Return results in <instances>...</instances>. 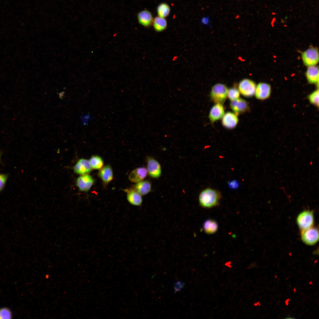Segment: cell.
I'll return each mask as SVG.
<instances>
[{
  "label": "cell",
  "mask_w": 319,
  "mask_h": 319,
  "mask_svg": "<svg viewBox=\"0 0 319 319\" xmlns=\"http://www.w3.org/2000/svg\"><path fill=\"white\" fill-rule=\"evenodd\" d=\"M317 261H315V263H316L317 262Z\"/></svg>",
  "instance_id": "obj_38"
},
{
  "label": "cell",
  "mask_w": 319,
  "mask_h": 319,
  "mask_svg": "<svg viewBox=\"0 0 319 319\" xmlns=\"http://www.w3.org/2000/svg\"><path fill=\"white\" fill-rule=\"evenodd\" d=\"M312 283H313L312 281H310V282H309V284H311Z\"/></svg>",
  "instance_id": "obj_37"
},
{
  "label": "cell",
  "mask_w": 319,
  "mask_h": 319,
  "mask_svg": "<svg viewBox=\"0 0 319 319\" xmlns=\"http://www.w3.org/2000/svg\"><path fill=\"white\" fill-rule=\"evenodd\" d=\"M227 266L228 267H229V268H231V267H232V266H231V265L230 264V265H228Z\"/></svg>",
  "instance_id": "obj_35"
},
{
  "label": "cell",
  "mask_w": 319,
  "mask_h": 319,
  "mask_svg": "<svg viewBox=\"0 0 319 319\" xmlns=\"http://www.w3.org/2000/svg\"><path fill=\"white\" fill-rule=\"evenodd\" d=\"M94 183L92 177L89 175H83L77 178L76 181L77 185L79 191H87L91 187Z\"/></svg>",
  "instance_id": "obj_8"
},
{
  "label": "cell",
  "mask_w": 319,
  "mask_h": 319,
  "mask_svg": "<svg viewBox=\"0 0 319 319\" xmlns=\"http://www.w3.org/2000/svg\"><path fill=\"white\" fill-rule=\"evenodd\" d=\"M125 191L127 193V199L131 204L137 206L141 205L142 199L141 194L133 189H126Z\"/></svg>",
  "instance_id": "obj_16"
},
{
  "label": "cell",
  "mask_w": 319,
  "mask_h": 319,
  "mask_svg": "<svg viewBox=\"0 0 319 319\" xmlns=\"http://www.w3.org/2000/svg\"><path fill=\"white\" fill-rule=\"evenodd\" d=\"M228 88L225 85L218 83L213 86L210 92V97L216 103L222 104L226 100L227 96Z\"/></svg>",
  "instance_id": "obj_3"
},
{
  "label": "cell",
  "mask_w": 319,
  "mask_h": 319,
  "mask_svg": "<svg viewBox=\"0 0 319 319\" xmlns=\"http://www.w3.org/2000/svg\"><path fill=\"white\" fill-rule=\"evenodd\" d=\"M225 114L224 109L222 104L216 103L211 108L209 117L212 123L222 118Z\"/></svg>",
  "instance_id": "obj_11"
},
{
  "label": "cell",
  "mask_w": 319,
  "mask_h": 319,
  "mask_svg": "<svg viewBox=\"0 0 319 319\" xmlns=\"http://www.w3.org/2000/svg\"><path fill=\"white\" fill-rule=\"evenodd\" d=\"M152 24L154 30L158 32L164 30L167 26V21L165 18L159 16L154 19Z\"/></svg>",
  "instance_id": "obj_21"
},
{
  "label": "cell",
  "mask_w": 319,
  "mask_h": 319,
  "mask_svg": "<svg viewBox=\"0 0 319 319\" xmlns=\"http://www.w3.org/2000/svg\"><path fill=\"white\" fill-rule=\"evenodd\" d=\"M271 93V87L269 84L260 83L256 87L255 94L257 99L264 100L269 97Z\"/></svg>",
  "instance_id": "obj_7"
},
{
  "label": "cell",
  "mask_w": 319,
  "mask_h": 319,
  "mask_svg": "<svg viewBox=\"0 0 319 319\" xmlns=\"http://www.w3.org/2000/svg\"><path fill=\"white\" fill-rule=\"evenodd\" d=\"M151 185L147 181H142L134 185L133 189L141 195H145L149 193L151 190Z\"/></svg>",
  "instance_id": "obj_18"
},
{
  "label": "cell",
  "mask_w": 319,
  "mask_h": 319,
  "mask_svg": "<svg viewBox=\"0 0 319 319\" xmlns=\"http://www.w3.org/2000/svg\"><path fill=\"white\" fill-rule=\"evenodd\" d=\"M7 178V174H0V191H1L4 187Z\"/></svg>",
  "instance_id": "obj_29"
},
{
  "label": "cell",
  "mask_w": 319,
  "mask_h": 319,
  "mask_svg": "<svg viewBox=\"0 0 319 319\" xmlns=\"http://www.w3.org/2000/svg\"><path fill=\"white\" fill-rule=\"evenodd\" d=\"M231 261H228V262H227L225 264V265L226 266H228V265H229L231 264Z\"/></svg>",
  "instance_id": "obj_33"
},
{
  "label": "cell",
  "mask_w": 319,
  "mask_h": 319,
  "mask_svg": "<svg viewBox=\"0 0 319 319\" xmlns=\"http://www.w3.org/2000/svg\"><path fill=\"white\" fill-rule=\"evenodd\" d=\"M0 157H1V153H0Z\"/></svg>",
  "instance_id": "obj_40"
},
{
  "label": "cell",
  "mask_w": 319,
  "mask_h": 319,
  "mask_svg": "<svg viewBox=\"0 0 319 319\" xmlns=\"http://www.w3.org/2000/svg\"><path fill=\"white\" fill-rule=\"evenodd\" d=\"M289 299H287V300H286L285 301V304L286 305H288V304H289V302H289Z\"/></svg>",
  "instance_id": "obj_32"
},
{
  "label": "cell",
  "mask_w": 319,
  "mask_h": 319,
  "mask_svg": "<svg viewBox=\"0 0 319 319\" xmlns=\"http://www.w3.org/2000/svg\"><path fill=\"white\" fill-rule=\"evenodd\" d=\"M99 175L102 181L106 183L110 182L113 178L112 169L108 165L102 168L99 172Z\"/></svg>",
  "instance_id": "obj_19"
},
{
  "label": "cell",
  "mask_w": 319,
  "mask_h": 319,
  "mask_svg": "<svg viewBox=\"0 0 319 319\" xmlns=\"http://www.w3.org/2000/svg\"><path fill=\"white\" fill-rule=\"evenodd\" d=\"M147 171L149 175L154 178L159 177L161 173V169L159 163L153 158H149L147 162Z\"/></svg>",
  "instance_id": "obj_14"
},
{
  "label": "cell",
  "mask_w": 319,
  "mask_h": 319,
  "mask_svg": "<svg viewBox=\"0 0 319 319\" xmlns=\"http://www.w3.org/2000/svg\"><path fill=\"white\" fill-rule=\"evenodd\" d=\"M12 318V313L9 309L5 307L0 309V319H11Z\"/></svg>",
  "instance_id": "obj_26"
},
{
  "label": "cell",
  "mask_w": 319,
  "mask_h": 319,
  "mask_svg": "<svg viewBox=\"0 0 319 319\" xmlns=\"http://www.w3.org/2000/svg\"><path fill=\"white\" fill-rule=\"evenodd\" d=\"M230 106L237 115L245 112L248 109V107L247 102L244 99L239 98L232 101Z\"/></svg>",
  "instance_id": "obj_9"
},
{
  "label": "cell",
  "mask_w": 319,
  "mask_h": 319,
  "mask_svg": "<svg viewBox=\"0 0 319 319\" xmlns=\"http://www.w3.org/2000/svg\"><path fill=\"white\" fill-rule=\"evenodd\" d=\"M185 283L181 281H178L174 283L173 285L174 292L175 293L178 292L183 289Z\"/></svg>",
  "instance_id": "obj_28"
},
{
  "label": "cell",
  "mask_w": 319,
  "mask_h": 319,
  "mask_svg": "<svg viewBox=\"0 0 319 319\" xmlns=\"http://www.w3.org/2000/svg\"><path fill=\"white\" fill-rule=\"evenodd\" d=\"M256 86L253 81L247 79L242 80L238 85V90L242 95L246 97L253 96L255 93Z\"/></svg>",
  "instance_id": "obj_5"
},
{
  "label": "cell",
  "mask_w": 319,
  "mask_h": 319,
  "mask_svg": "<svg viewBox=\"0 0 319 319\" xmlns=\"http://www.w3.org/2000/svg\"><path fill=\"white\" fill-rule=\"evenodd\" d=\"M319 90L317 89L308 96V98L310 102L313 104L319 106Z\"/></svg>",
  "instance_id": "obj_24"
},
{
  "label": "cell",
  "mask_w": 319,
  "mask_h": 319,
  "mask_svg": "<svg viewBox=\"0 0 319 319\" xmlns=\"http://www.w3.org/2000/svg\"><path fill=\"white\" fill-rule=\"evenodd\" d=\"M73 168L75 173L82 175L87 174L92 169L89 161L84 159L79 160Z\"/></svg>",
  "instance_id": "obj_13"
},
{
  "label": "cell",
  "mask_w": 319,
  "mask_h": 319,
  "mask_svg": "<svg viewBox=\"0 0 319 319\" xmlns=\"http://www.w3.org/2000/svg\"><path fill=\"white\" fill-rule=\"evenodd\" d=\"M277 278V276H275V278Z\"/></svg>",
  "instance_id": "obj_39"
},
{
  "label": "cell",
  "mask_w": 319,
  "mask_h": 319,
  "mask_svg": "<svg viewBox=\"0 0 319 319\" xmlns=\"http://www.w3.org/2000/svg\"><path fill=\"white\" fill-rule=\"evenodd\" d=\"M64 92H62L60 93L59 97L61 99H62L63 97V96L64 95Z\"/></svg>",
  "instance_id": "obj_30"
},
{
  "label": "cell",
  "mask_w": 319,
  "mask_h": 319,
  "mask_svg": "<svg viewBox=\"0 0 319 319\" xmlns=\"http://www.w3.org/2000/svg\"><path fill=\"white\" fill-rule=\"evenodd\" d=\"M256 264L255 263H253L251 264L249 267L250 268H253L255 266Z\"/></svg>",
  "instance_id": "obj_31"
},
{
  "label": "cell",
  "mask_w": 319,
  "mask_h": 319,
  "mask_svg": "<svg viewBox=\"0 0 319 319\" xmlns=\"http://www.w3.org/2000/svg\"><path fill=\"white\" fill-rule=\"evenodd\" d=\"M306 74L309 83L315 84L318 83L319 69L317 67L315 66H309Z\"/></svg>",
  "instance_id": "obj_17"
},
{
  "label": "cell",
  "mask_w": 319,
  "mask_h": 319,
  "mask_svg": "<svg viewBox=\"0 0 319 319\" xmlns=\"http://www.w3.org/2000/svg\"><path fill=\"white\" fill-rule=\"evenodd\" d=\"M221 198V194L219 191L208 188L201 192L199 196L198 200L201 207L210 209L218 206Z\"/></svg>",
  "instance_id": "obj_1"
},
{
  "label": "cell",
  "mask_w": 319,
  "mask_h": 319,
  "mask_svg": "<svg viewBox=\"0 0 319 319\" xmlns=\"http://www.w3.org/2000/svg\"><path fill=\"white\" fill-rule=\"evenodd\" d=\"M296 221L301 232L313 227L314 223L313 211L308 210L303 211L298 215Z\"/></svg>",
  "instance_id": "obj_2"
},
{
  "label": "cell",
  "mask_w": 319,
  "mask_h": 319,
  "mask_svg": "<svg viewBox=\"0 0 319 319\" xmlns=\"http://www.w3.org/2000/svg\"><path fill=\"white\" fill-rule=\"evenodd\" d=\"M158 16L165 18L169 14L170 8V6L167 3H162L159 4L157 9Z\"/></svg>",
  "instance_id": "obj_22"
},
{
  "label": "cell",
  "mask_w": 319,
  "mask_h": 319,
  "mask_svg": "<svg viewBox=\"0 0 319 319\" xmlns=\"http://www.w3.org/2000/svg\"><path fill=\"white\" fill-rule=\"evenodd\" d=\"M302 57L303 61L306 66H315L319 61L318 51L314 48H309L302 53Z\"/></svg>",
  "instance_id": "obj_6"
},
{
  "label": "cell",
  "mask_w": 319,
  "mask_h": 319,
  "mask_svg": "<svg viewBox=\"0 0 319 319\" xmlns=\"http://www.w3.org/2000/svg\"><path fill=\"white\" fill-rule=\"evenodd\" d=\"M259 303H260V302H259H259H256V303H255L254 304V306H257V305H258V304H259Z\"/></svg>",
  "instance_id": "obj_34"
},
{
  "label": "cell",
  "mask_w": 319,
  "mask_h": 319,
  "mask_svg": "<svg viewBox=\"0 0 319 319\" xmlns=\"http://www.w3.org/2000/svg\"><path fill=\"white\" fill-rule=\"evenodd\" d=\"M92 117L90 114L82 115L80 117L82 123L84 125H87L89 121L92 120Z\"/></svg>",
  "instance_id": "obj_27"
},
{
  "label": "cell",
  "mask_w": 319,
  "mask_h": 319,
  "mask_svg": "<svg viewBox=\"0 0 319 319\" xmlns=\"http://www.w3.org/2000/svg\"><path fill=\"white\" fill-rule=\"evenodd\" d=\"M89 161L92 168L94 169H100L103 165V162L102 159L97 156H92Z\"/></svg>",
  "instance_id": "obj_23"
},
{
  "label": "cell",
  "mask_w": 319,
  "mask_h": 319,
  "mask_svg": "<svg viewBox=\"0 0 319 319\" xmlns=\"http://www.w3.org/2000/svg\"><path fill=\"white\" fill-rule=\"evenodd\" d=\"M147 172V170L145 167L137 168L131 172L128 178L131 182L137 183L142 181L146 177Z\"/></svg>",
  "instance_id": "obj_15"
},
{
  "label": "cell",
  "mask_w": 319,
  "mask_h": 319,
  "mask_svg": "<svg viewBox=\"0 0 319 319\" xmlns=\"http://www.w3.org/2000/svg\"><path fill=\"white\" fill-rule=\"evenodd\" d=\"M139 23L145 27H150L152 24L154 18L151 13L147 9L139 12L137 15Z\"/></svg>",
  "instance_id": "obj_10"
},
{
  "label": "cell",
  "mask_w": 319,
  "mask_h": 319,
  "mask_svg": "<svg viewBox=\"0 0 319 319\" xmlns=\"http://www.w3.org/2000/svg\"><path fill=\"white\" fill-rule=\"evenodd\" d=\"M240 96V92L237 88H231L228 90L227 97L231 101L238 98Z\"/></svg>",
  "instance_id": "obj_25"
},
{
  "label": "cell",
  "mask_w": 319,
  "mask_h": 319,
  "mask_svg": "<svg viewBox=\"0 0 319 319\" xmlns=\"http://www.w3.org/2000/svg\"><path fill=\"white\" fill-rule=\"evenodd\" d=\"M301 239L302 242L307 245H315L319 240L318 229L313 226L301 232Z\"/></svg>",
  "instance_id": "obj_4"
},
{
  "label": "cell",
  "mask_w": 319,
  "mask_h": 319,
  "mask_svg": "<svg viewBox=\"0 0 319 319\" xmlns=\"http://www.w3.org/2000/svg\"><path fill=\"white\" fill-rule=\"evenodd\" d=\"M222 123L225 128L230 129L235 128L237 126L238 119L235 113L228 112L224 114L222 118Z\"/></svg>",
  "instance_id": "obj_12"
},
{
  "label": "cell",
  "mask_w": 319,
  "mask_h": 319,
  "mask_svg": "<svg viewBox=\"0 0 319 319\" xmlns=\"http://www.w3.org/2000/svg\"><path fill=\"white\" fill-rule=\"evenodd\" d=\"M203 229L204 232L207 234H213L216 233L218 228L217 222L214 220L209 219L206 220L204 223Z\"/></svg>",
  "instance_id": "obj_20"
},
{
  "label": "cell",
  "mask_w": 319,
  "mask_h": 319,
  "mask_svg": "<svg viewBox=\"0 0 319 319\" xmlns=\"http://www.w3.org/2000/svg\"><path fill=\"white\" fill-rule=\"evenodd\" d=\"M293 290H294V293H295L296 292V288H294V289Z\"/></svg>",
  "instance_id": "obj_36"
}]
</instances>
